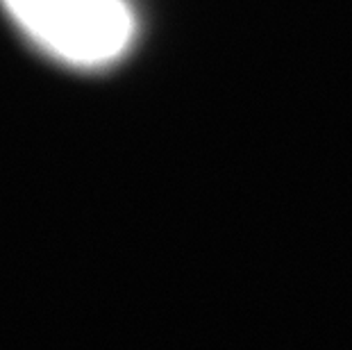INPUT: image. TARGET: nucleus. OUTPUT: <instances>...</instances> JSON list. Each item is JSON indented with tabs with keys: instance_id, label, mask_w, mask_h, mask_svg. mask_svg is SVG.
<instances>
[{
	"instance_id": "obj_1",
	"label": "nucleus",
	"mask_w": 352,
	"mask_h": 350,
	"mask_svg": "<svg viewBox=\"0 0 352 350\" xmlns=\"http://www.w3.org/2000/svg\"><path fill=\"white\" fill-rule=\"evenodd\" d=\"M19 32L76 71H102L130 53L139 19L130 0H0Z\"/></svg>"
}]
</instances>
